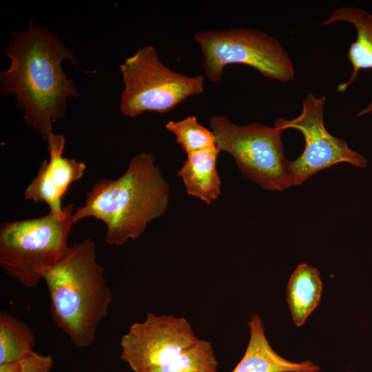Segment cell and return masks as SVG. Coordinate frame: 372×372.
Here are the masks:
<instances>
[{
  "label": "cell",
  "instance_id": "14",
  "mask_svg": "<svg viewBox=\"0 0 372 372\" xmlns=\"http://www.w3.org/2000/svg\"><path fill=\"white\" fill-rule=\"evenodd\" d=\"M322 283L317 268L302 263L292 273L287 288V302L293 324L300 327L320 303Z\"/></svg>",
  "mask_w": 372,
  "mask_h": 372
},
{
  "label": "cell",
  "instance_id": "1",
  "mask_svg": "<svg viewBox=\"0 0 372 372\" xmlns=\"http://www.w3.org/2000/svg\"><path fill=\"white\" fill-rule=\"evenodd\" d=\"M11 36L5 52L10 65L0 73L1 96L14 94L25 123L47 140L54 123L64 118L68 100L78 96L62 62L79 66L74 52L45 27L30 21Z\"/></svg>",
  "mask_w": 372,
  "mask_h": 372
},
{
  "label": "cell",
  "instance_id": "16",
  "mask_svg": "<svg viewBox=\"0 0 372 372\" xmlns=\"http://www.w3.org/2000/svg\"><path fill=\"white\" fill-rule=\"evenodd\" d=\"M165 128L175 136L176 141L187 155L217 147L213 131L203 126L194 116L169 121Z\"/></svg>",
  "mask_w": 372,
  "mask_h": 372
},
{
  "label": "cell",
  "instance_id": "19",
  "mask_svg": "<svg viewBox=\"0 0 372 372\" xmlns=\"http://www.w3.org/2000/svg\"><path fill=\"white\" fill-rule=\"evenodd\" d=\"M347 372H352V371H347Z\"/></svg>",
  "mask_w": 372,
  "mask_h": 372
},
{
  "label": "cell",
  "instance_id": "10",
  "mask_svg": "<svg viewBox=\"0 0 372 372\" xmlns=\"http://www.w3.org/2000/svg\"><path fill=\"white\" fill-rule=\"evenodd\" d=\"M46 141L49 159L41 163L37 176L24 189L23 197L36 203H45L50 213L63 217L69 207V205L62 207L63 197L70 186L84 176L87 166L83 161L63 156L65 140L61 134L53 132Z\"/></svg>",
  "mask_w": 372,
  "mask_h": 372
},
{
  "label": "cell",
  "instance_id": "17",
  "mask_svg": "<svg viewBox=\"0 0 372 372\" xmlns=\"http://www.w3.org/2000/svg\"><path fill=\"white\" fill-rule=\"evenodd\" d=\"M22 372H50L54 364L50 355H41L33 352L20 362Z\"/></svg>",
  "mask_w": 372,
  "mask_h": 372
},
{
  "label": "cell",
  "instance_id": "13",
  "mask_svg": "<svg viewBox=\"0 0 372 372\" xmlns=\"http://www.w3.org/2000/svg\"><path fill=\"white\" fill-rule=\"evenodd\" d=\"M220 152L215 147L187 154L177 174L187 194L207 205L217 200L221 194V179L216 168Z\"/></svg>",
  "mask_w": 372,
  "mask_h": 372
},
{
  "label": "cell",
  "instance_id": "15",
  "mask_svg": "<svg viewBox=\"0 0 372 372\" xmlns=\"http://www.w3.org/2000/svg\"><path fill=\"white\" fill-rule=\"evenodd\" d=\"M34 334L10 312H0V364L21 362L34 352Z\"/></svg>",
  "mask_w": 372,
  "mask_h": 372
},
{
  "label": "cell",
  "instance_id": "18",
  "mask_svg": "<svg viewBox=\"0 0 372 372\" xmlns=\"http://www.w3.org/2000/svg\"><path fill=\"white\" fill-rule=\"evenodd\" d=\"M0 372H22L20 362L0 364Z\"/></svg>",
  "mask_w": 372,
  "mask_h": 372
},
{
  "label": "cell",
  "instance_id": "2",
  "mask_svg": "<svg viewBox=\"0 0 372 372\" xmlns=\"http://www.w3.org/2000/svg\"><path fill=\"white\" fill-rule=\"evenodd\" d=\"M169 185L152 153L142 152L130 161L116 179L94 183L83 205L72 214L74 223L93 218L106 226L105 241L121 246L141 237L147 225L169 208Z\"/></svg>",
  "mask_w": 372,
  "mask_h": 372
},
{
  "label": "cell",
  "instance_id": "11",
  "mask_svg": "<svg viewBox=\"0 0 372 372\" xmlns=\"http://www.w3.org/2000/svg\"><path fill=\"white\" fill-rule=\"evenodd\" d=\"M348 22L356 31V39L349 46L348 59L352 65L349 79L337 87L339 92H345L355 81L360 70H372V14L361 8L341 7L335 10L321 25ZM372 113V101L357 114L362 116Z\"/></svg>",
  "mask_w": 372,
  "mask_h": 372
},
{
  "label": "cell",
  "instance_id": "4",
  "mask_svg": "<svg viewBox=\"0 0 372 372\" xmlns=\"http://www.w3.org/2000/svg\"><path fill=\"white\" fill-rule=\"evenodd\" d=\"M120 358L133 372H218L211 344L183 317L149 313L121 338Z\"/></svg>",
  "mask_w": 372,
  "mask_h": 372
},
{
  "label": "cell",
  "instance_id": "7",
  "mask_svg": "<svg viewBox=\"0 0 372 372\" xmlns=\"http://www.w3.org/2000/svg\"><path fill=\"white\" fill-rule=\"evenodd\" d=\"M125 88L120 111L135 118L146 111L166 114L187 98L200 94L204 76L173 71L159 59L156 49L145 45L120 65Z\"/></svg>",
  "mask_w": 372,
  "mask_h": 372
},
{
  "label": "cell",
  "instance_id": "12",
  "mask_svg": "<svg viewBox=\"0 0 372 372\" xmlns=\"http://www.w3.org/2000/svg\"><path fill=\"white\" fill-rule=\"evenodd\" d=\"M250 337L245 354L231 372H319L317 364L307 360L289 361L271 347L265 333L263 323L258 314L248 322Z\"/></svg>",
  "mask_w": 372,
  "mask_h": 372
},
{
  "label": "cell",
  "instance_id": "8",
  "mask_svg": "<svg viewBox=\"0 0 372 372\" xmlns=\"http://www.w3.org/2000/svg\"><path fill=\"white\" fill-rule=\"evenodd\" d=\"M203 56L205 76L219 82L225 68L244 64L257 70L263 76L281 82L294 79L293 62L277 39L263 31L238 28L222 31L206 30L194 36Z\"/></svg>",
  "mask_w": 372,
  "mask_h": 372
},
{
  "label": "cell",
  "instance_id": "5",
  "mask_svg": "<svg viewBox=\"0 0 372 372\" xmlns=\"http://www.w3.org/2000/svg\"><path fill=\"white\" fill-rule=\"evenodd\" d=\"M74 208L67 214L4 222L0 226V267L9 278L27 288L37 286L41 272L68 249V240L74 225Z\"/></svg>",
  "mask_w": 372,
  "mask_h": 372
},
{
  "label": "cell",
  "instance_id": "3",
  "mask_svg": "<svg viewBox=\"0 0 372 372\" xmlns=\"http://www.w3.org/2000/svg\"><path fill=\"white\" fill-rule=\"evenodd\" d=\"M48 290L52 318L79 349L91 346L113 297L104 269L96 259L94 241L87 238L69 246L41 272Z\"/></svg>",
  "mask_w": 372,
  "mask_h": 372
},
{
  "label": "cell",
  "instance_id": "6",
  "mask_svg": "<svg viewBox=\"0 0 372 372\" xmlns=\"http://www.w3.org/2000/svg\"><path fill=\"white\" fill-rule=\"evenodd\" d=\"M209 123L217 147L233 157L245 178L269 191L292 187L281 128L258 123L238 125L225 115L212 116Z\"/></svg>",
  "mask_w": 372,
  "mask_h": 372
},
{
  "label": "cell",
  "instance_id": "9",
  "mask_svg": "<svg viewBox=\"0 0 372 372\" xmlns=\"http://www.w3.org/2000/svg\"><path fill=\"white\" fill-rule=\"evenodd\" d=\"M326 96L317 97L309 93L302 101L299 116L291 120L279 118L274 125L283 131H300L305 141L302 154L289 161L292 186L300 185L318 172L344 163L365 168L367 161L361 154L349 148L347 142L331 134L324 123Z\"/></svg>",
  "mask_w": 372,
  "mask_h": 372
}]
</instances>
